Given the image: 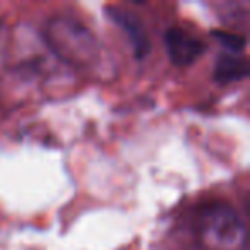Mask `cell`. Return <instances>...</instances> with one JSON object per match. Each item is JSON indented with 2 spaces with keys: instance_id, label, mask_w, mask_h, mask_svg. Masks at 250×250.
Returning <instances> with one entry per match:
<instances>
[{
  "instance_id": "obj_1",
  "label": "cell",
  "mask_w": 250,
  "mask_h": 250,
  "mask_svg": "<svg viewBox=\"0 0 250 250\" xmlns=\"http://www.w3.org/2000/svg\"><path fill=\"white\" fill-rule=\"evenodd\" d=\"M46 45L57 57L79 70H91L101 63V45L96 36L76 19L57 16L43 29Z\"/></svg>"
},
{
  "instance_id": "obj_2",
  "label": "cell",
  "mask_w": 250,
  "mask_h": 250,
  "mask_svg": "<svg viewBox=\"0 0 250 250\" xmlns=\"http://www.w3.org/2000/svg\"><path fill=\"white\" fill-rule=\"evenodd\" d=\"M195 231L204 250H245V225L228 204L214 202L202 208L195 221Z\"/></svg>"
},
{
  "instance_id": "obj_3",
  "label": "cell",
  "mask_w": 250,
  "mask_h": 250,
  "mask_svg": "<svg viewBox=\"0 0 250 250\" xmlns=\"http://www.w3.org/2000/svg\"><path fill=\"white\" fill-rule=\"evenodd\" d=\"M165 46L170 60L178 67H188L204 53L206 45L182 28H170L165 33Z\"/></svg>"
},
{
  "instance_id": "obj_4",
  "label": "cell",
  "mask_w": 250,
  "mask_h": 250,
  "mask_svg": "<svg viewBox=\"0 0 250 250\" xmlns=\"http://www.w3.org/2000/svg\"><path fill=\"white\" fill-rule=\"evenodd\" d=\"M108 18L117 26H120L122 31L127 35L137 59H143V57H146L149 53V36H147V31L144 28L143 21L134 12L125 11V9L120 7H110L108 9Z\"/></svg>"
},
{
  "instance_id": "obj_5",
  "label": "cell",
  "mask_w": 250,
  "mask_h": 250,
  "mask_svg": "<svg viewBox=\"0 0 250 250\" xmlns=\"http://www.w3.org/2000/svg\"><path fill=\"white\" fill-rule=\"evenodd\" d=\"M249 76V63L238 55H221L214 67V79L219 84H229Z\"/></svg>"
},
{
  "instance_id": "obj_6",
  "label": "cell",
  "mask_w": 250,
  "mask_h": 250,
  "mask_svg": "<svg viewBox=\"0 0 250 250\" xmlns=\"http://www.w3.org/2000/svg\"><path fill=\"white\" fill-rule=\"evenodd\" d=\"M212 36L218 40V43H221L223 46H226L229 52H242L247 45L245 36L236 35V33H229V31H223V29H219V31L212 33Z\"/></svg>"
}]
</instances>
